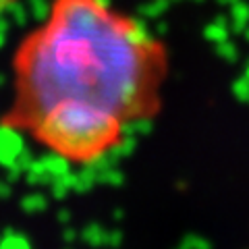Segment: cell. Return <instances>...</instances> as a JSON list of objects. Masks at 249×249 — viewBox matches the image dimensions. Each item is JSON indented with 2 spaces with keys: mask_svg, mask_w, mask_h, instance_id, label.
Instances as JSON below:
<instances>
[{
  "mask_svg": "<svg viewBox=\"0 0 249 249\" xmlns=\"http://www.w3.org/2000/svg\"><path fill=\"white\" fill-rule=\"evenodd\" d=\"M15 2V0H0V15H2L6 9H9V6Z\"/></svg>",
  "mask_w": 249,
  "mask_h": 249,
  "instance_id": "7a4b0ae2",
  "label": "cell"
},
{
  "mask_svg": "<svg viewBox=\"0 0 249 249\" xmlns=\"http://www.w3.org/2000/svg\"><path fill=\"white\" fill-rule=\"evenodd\" d=\"M11 71L0 127L89 166L158 116L170 58L160 37L106 0H52L15 48Z\"/></svg>",
  "mask_w": 249,
  "mask_h": 249,
  "instance_id": "6da1fadb",
  "label": "cell"
}]
</instances>
